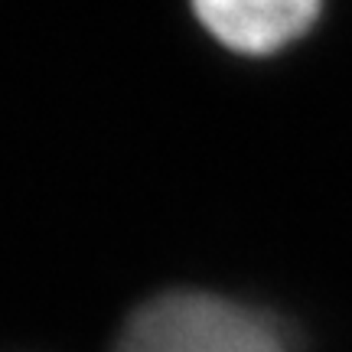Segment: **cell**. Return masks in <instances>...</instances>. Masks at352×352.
Segmentation results:
<instances>
[{
    "label": "cell",
    "instance_id": "cell-1",
    "mask_svg": "<svg viewBox=\"0 0 352 352\" xmlns=\"http://www.w3.org/2000/svg\"><path fill=\"white\" fill-rule=\"evenodd\" d=\"M114 352H290V342L254 307L199 290H173L134 310Z\"/></svg>",
    "mask_w": 352,
    "mask_h": 352
},
{
    "label": "cell",
    "instance_id": "cell-2",
    "mask_svg": "<svg viewBox=\"0 0 352 352\" xmlns=\"http://www.w3.org/2000/svg\"><path fill=\"white\" fill-rule=\"evenodd\" d=\"M215 39L241 52H271L314 23L320 0H192Z\"/></svg>",
    "mask_w": 352,
    "mask_h": 352
}]
</instances>
